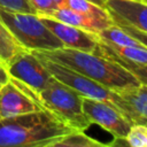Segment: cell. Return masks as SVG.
Listing matches in <instances>:
<instances>
[{
	"label": "cell",
	"instance_id": "1",
	"mask_svg": "<svg viewBox=\"0 0 147 147\" xmlns=\"http://www.w3.org/2000/svg\"><path fill=\"white\" fill-rule=\"evenodd\" d=\"M72 131L46 109L0 117V147H53Z\"/></svg>",
	"mask_w": 147,
	"mask_h": 147
},
{
	"label": "cell",
	"instance_id": "2",
	"mask_svg": "<svg viewBox=\"0 0 147 147\" xmlns=\"http://www.w3.org/2000/svg\"><path fill=\"white\" fill-rule=\"evenodd\" d=\"M34 52L111 90H123L140 84L138 79L123 65L96 53L68 47Z\"/></svg>",
	"mask_w": 147,
	"mask_h": 147
},
{
	"label": "cell",
	"instance_id": "3",
	"mask_svg": "<svg viewBox=\"0 0 147 147\" xmlns=\"http://www.w3.org/2000/svg\"><path fill=\"white\" fill-rule=\"evenodd\" d=\"M32 52L39 57V60L41 61L44 67L48 70V72L54 78L60 80L61 83L74 88L76 92H78L80 95H83L85 98L99 100V101L106 102V103L115 107L117 110H119L122 114H124L127 118H130L133 123L137 121L138 117H137L134 110L116 92V90L108 88V87L96 83L95 80H93L72 69H69L62 64H59L54 61H51V60L39 55L34 51H32Z\"/></svg>",
	"mask_w": 147,
	"mask_h": 147
},
{
	"label": "cell",
	"instance_id": "4",
	"mask_svg": "<svg viewBox=\"0 0 147 147\" xmlns=\"http://www.w3.org/2000/svg\"><path fill=\"white\" fill-rule=\"evenodd\" d=\"M0 22L28 51H53L64 47L37 14L14 11L0 7Z\"/></svg>",
	"mask_w": 147,
	"mask_h": 147
},
{
	"label": "cell",
	"instance_id": "5",
	"mask_svg": "<svg viewBox=\"0 0 147 147\" xmlns=\"http://www.w3.org/2000/svg\"><path fill=\"white\" fill-rule=\"evenodd\" d=\"M38 93L44 109L54 114L74 131H86L91 122L83 110V95L53 77L51 83Z\"/></svg>",
	"mask_w": 147,
	"mask_h": 147
},
{
	"label": "cell",
	"instance_id": "6",
	"mask_svg": "<svg viewBox=\"0 0 147 147\" xmlns=\"http://www.w3.org/2000/svg\"><path fill=\"white\" fill-rule=\"evenodd\" d=\"M5 64L9 77L22 82L36 92L44 90L53 79V76L32 51L23 49Z\"/></svg>",
	"mask_w": 147,
	"mask_h": 147
},
{
	"label": "cell",
	"instance_id": "7",
	"mask_svg": "<svg viewBox=\"0 0 147 147\" xmlns=\"http://www.w3.org/2000/svg\"><path fill=\"white\" fill-rule=\"evenodd\" d=\"M38 93L22 82L9 77L0 88V117H10L42 110Z\"/></svg>",
	"mask_w": 147,
	"mask_h": 147
},
{
	"label": "cell",
	"instance_id": "8",
	"mask_svg": "<svg viewBox=\"0 0 147 147\" xmlns=\"http://www.w3.org/2000/svg\"><path fill=\"white\" fill-rule=\"evenodd\" d=\"M83 110L91 124H96L114 136L115 139L124 140L133 122L115 107L90 98L83 96Z\"/></svg>",
	"mask_w": 147,
	"mask_h": 147
},
{
	"label": "cell",
	"instance_id": "9",
	"mask_svg": "<svg viewBox=\"0 0 147 147\" xmlns=\"http://www.w3.org/2000/svg\"><path fill=\"white\" fill-rule=\"evenodd\" d=\"M39 17L41 22L46 25V28L57 39L61 40L64 47L84 51V52H92V53L95 51L99 42V37L96 33L62 23L49 16H39Z\"/></svg>",
	"mask_w": 147,
	"mask_h": 147
},
{
	"label": "cell",
	"instance_id": "10",
	"mask_svg": "<svg viewBox=\"0 0 147 147\" xmlns=\"http://www.w3.org/2000/svg\"><path fill=\"white\" fill-rule=\"evenodd\" d=\"M113 22L129 24L147 33V3L139 0H105Z\"/></svg>",
	"mask_w": 147,
	"mask_h": 147
},
{
	"label": "cell",
	"instance_id": "11",
	"mask_svg": "<svg viewBox=\"0 0 147 147\" xmlns=\"http://www.w3.org/2000/svg\"><path fill=\"white\" fill-rule=\"evenodd\" d=\"M49 17L57 20L62 23L93 32V33H99L100 31L107 29L114 23L111 17L100 18V17L88 16V15L75 11L68 7H57L54 11H52Z\"/></svg>",
	"mask_w": 147,
	"mask_h": 147
},
{
	"label": "cell",
	"instance_id": "12",
	"mask_svg": "<svg viewBox=\"0 0 147 147\" xmlns=\"http://www.w3.org/2000/svg\"><path fill=\"white\" fill-rule=\"evenodd\" d=\"M93 53L100 54V55H102L105 57H108V59H110V60L119 63L125 69H127L138 79V82L140 84L147 85V64H138V63H133V62H130L127 60L122 59L121 56H118L117 54H115L111 49H109L108 46L100 38H99L98 46H96V48H95V51Z\"/></svg>",
	"mask_w": 147,
	"mask_h": 147
},
{
	"label": "cell",
	"instance_id": "13",
	"mask_svg": "<svg viewBox=\"0 0 147 147\" xmlns=\"http://www.w3.org/2000/svg\"><path fill=\"white\" fill-rule=\"evenodd\" d=\"M116 92L134 110V113L138 117L137 121L140 117L147 116V85L139 84V85L133 86V87L116 90Z\"/></svg>",
	"mask_w": 147,
	"mask_h": 147
},
{
	"label": "cell",
	"instance_id": "14",
	"mask_svg": "<svg viewBox=\"0 0 147 147\" xmlns=\"http://www.w3.org/2000/svg\"><path fill=\"white\" fill-rule=\"evenodd\" d=\"M96 34L101 40L113 44V45H117V46H124V47H126V46H136V47L144 46L139 40L131 37L129 33H126L124 30H122L115 23H113L110 26L100 31Z\"/></svg>",
	"mask_w": 147,
	"mask_h": 147
},
{
	"label": "cell",
	"instance_id": "15",
	"mask_svg": "<svg viewBox=\"0 0 147 147\" xmlns=\"http://www.w3.org/2000/svg\"><path fill=\"white\" fill-rule=\"evenodd\" d=\"M105 144L85 134V131H72L61 137L53 147H95Z\"/></svg>",
	"mask_w": 147,
	"mask_h": 147
},
{
	"label": "cell",
	"instance_id": "16",
	"mask_svg": "<svg viewBox=\"0 0 147 147\" xmlns=\"http://www.w3.org/2000/svg\"><path fill=\"white\" fill-rule=\"evenodd\" d=\"M103 42L108 46L109 49H111L115 54H117L122 59L127 60L133 63H138V64H147V47H145V46H140V47L126 46V47H124V46L113 45V44H109L106 41H103Z\"/></svg>",
	"mask_w": 147,
	"mask_h": 147
},
{
	"label": "cell",
	"instance_id": "17",
	"mask_svg": "<svg viewBox=\"0 0 147 147\" xmlns=\"http://www.w3.org/2000/svg\"><path fill=\"white\" fill-rule=\"evenodd\" d=\"M23 49H25V48H23L16 41V39L11 36V33L0 22V61L6 63L16 53H18Z\"/></svg>",
	"mask_w": 147,
	"mask_h": 147
},
{
	"label": "cell",
	"instance_id": "18",
	"mask_svg": "<svg viewBox=\"0 0 147 147\" xmlns=\"http://www.w3.org/2000/svg\"><path fill=\"white\" fill-rule=\"evenodd\" d=\"M65 7L75 10V11L88 15V16H94V17H100V18H109L110 17L108 10L105 7L99 6L90 0H67Z\"/></svg>",
	"mask_w": 147,
	"mask_h": 147
},
{
	"label": "cell",
	"instance_id": "19",
	"mask_svg": "<svg viewBox=\"0 0 147 147\" xmlns=\"http://www.w3.org/2000/svg\"><path fill=\"white\" fill-rule=\"evenodd\" d=\"M126 145L131 147H147V125L134 122L124 138Z\"/></svg>",
	"mask_w": 147,
	"mask_h": 147
},
{
	"label": "cell",
	"instance_id": "20",
	"mask_svg": "<svg viewBox=\"0 0 147 147\" xmlns=\"http://www.w3.org/2000/svg\"><path fill=\"white\" fill-rule=\"evenodd\" d=\"M38 16H49L57 6L54 0H28Z\"/></svg>",
	"mask_w": 147,
	"mask_h": 147
},
{
	"label": "cell",
	"instance_id": "21",
	"mask_svg": "<svg viewBox=\"0 0 147 147\" xmlns=\"http://www.w3.org/2000/svg\"><path fill=\"white\" fill-rule=\"evenodd\" d=\"M0 7L14 11L36 14L28 0H0Z\"/></svg>",
	"mask_w": 147,
	"mask_h": 147
},
{
	"label": "cell",
	"instance_id": "22",
	"mask_svg": "<svg viewBox=\"0 0 147 147\" xmlns=\"http://www.w3.org/2000/svg\"><path fill=\"white\" fill-rule=\"evenodd\" d=\"M115 24H117L122 30H124L126 33H129L131 37L136 38L137 40H139L145 47H147V33L146 32H142L129 24H124V23H119V22H114Z\"/></svg>",
	"mask_w": 147,
	"mask_h": 147
},
{
	"label": "cell",
	"instance_id": "23",
	"mask_svg": "<svg viewBox=\"0 0 147 147\" xmlns=\"http://www.w3.org/2000/svg\"><path fill=\"white\" fill-rule=\"evenodd\" d=\"M9 79V74L7 71V68H6V64L0 61V88L3 84H6Z\"/></svg>",
	"mask_w": 147,
	"mask_h": 147
},
{
	"label": "cell",
	"instance_id": "24",
	"mask_svg": "<svg viewBox=\"0 0 147 147\" xmlns=\"http://www.w3.org/2000/svg\"><path fill=\"white\" fill-rule=\"evenodd\" d=\"M54 1H55L57 7H65V1L67 0H54Z\"/></svg>",
	"mask_w": 147,
	"mask_h": 147
},
{
	"label": "cell",
	"instance_id": "25",
	"mask_svg": "<svg viewBox=\"0 0 147 147\" xmlns=\"http://www.w3.org/2000/svg\"><path fill=\"white\" fill-rule=\"evenodd\" d=\"M90 1H92V2H94V3H96V5H99V6L105 7V0H90ZM105 8H106V7H105Z\"/></svg>",
	"mask_w": 147,
	"mask_h": 147
},
{
	"label": "cell",
	"instance_id": "26",
	"mask_svg": "<svg viewBox=\"0 0 147 147\" xmlns=\"http://www.w3.org/2000/svg\"><path fill=\"white\" fill-rule=\"evenodd\" d=\"M137 122H138V123H144V124L147 125V116H146V117H140Z\"/></svg>",
	"mask_w": 147,
	"mask_h": 147
},
{
	"label": "cell",
	"instance_id": "27",
	"mask_svg": "<svg viewBox=\"0 0 147 147\" xmlns=\"http://www.w3.org/2000/svg\"><path fill=\"white\" fill-rule=\"evenodd\" d=\"M139 1H142V2H145V3H147V0H139Z\"/></svg>",
	"mask_w": 147,
	"mask_h": 147
}]
</instances>
